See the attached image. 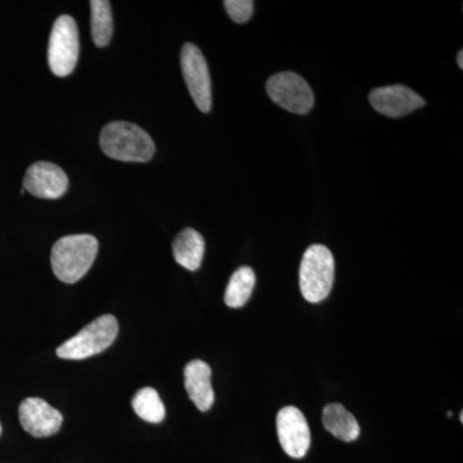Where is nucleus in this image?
Masks as SVG:
<instances>
[{"label": "nucleus", "mask_w": 463, "mask_h": 463, "mask_svg": "<svg viewBox=\"0 0 463 463\" xmlns=\"http://www.w3.org/2000/svg\"><path fill=\"white\" fill-rule=\"evenodd\" d=\"M97 252L99 241L90 234L62 237L52 249V269L60 281H80L96 260Z\"/></svg>", "instance_id": "2"}, {"label": "nucleus", "mask_w": 463, "mask_h": 463, "mask_svg": "<svg viewBox=\"0 0 463 463\" xmlns=\"http://www.w3.org/2000/svg\"><path fill=\"white\" fill-rule=\"evenodd\" d=\"M184 386L188 397L201 412H207L214 404V389L212 385V368L206 362L192 361L184 368Z\"/></svg>", "instance_id": "12"}, {"label": "nucleus", "mask_w": 463, "mask_h": 463, "mask_svg": "<svg viewBox=\"0 0 463 463\" xmlns=\"http://www.w3.org/2000/svg\"><path fill=\"white\" fill-rule=\"evenodd\" d=\"M0 434H2V426H0Z\"/></svg>", "instance_id": "20"}, {"label": "nucleus", "mask_w": 463, "mask_h": 463, "mask_svg": "<svg viewBox=\"0 0 463 463\" xmlns=\"http://www.w3.org/2000/svg\"><path fill=\"white\" fill-rule=\"evenodd\" d=\"M79 32L74 18L62 14L57 18L52 29L48 45V63L58 78H65L74 71L78 63Z\"/></svg>", "instance_id": "5"}, {"label": "nucleus", "mask_w": 463, "mask_h": 463, "mask_svg": "<svg viewBox=\"0 0 463 463\" xmlns=\"http://www.w3.org/2000/svg\"><path fill=\"white\" fill-rule=\"evenodd\" d=\"M24 430L35 438H47L57 434L62 426L63 417L60 411L41 398H27L18 410Z\"/></svg>", "instance_id": "9"}, {"label": "nucleus", "mask_w": 463, "mask_h": 463, "mask_svg": "<svg viewBox=\"0 0 463 463\" xmlns=\"http://www.w3.org/2000/svg\"><path fill=\"white\" fill-rule=\"evenodd\" d=\"M322 421L326 430L347 443L356 440L361 434L355 417L341 404L332 403L325 407Z\"/></svg>", "instance_id": "14"}, {"label": "nucleus", "mask_w": 463, "mask_h": 463, "mask_svg": "<svg viewBox=\"0 0 463 463\" xmlns=\"http://www.w3.org/2000/svg\"><path fill=\"white\" fill-rule=\"evenodd\" d=\"M457 63L463 69V51H459L458 54H457Z\"/></svg>", "instance_id": "19"}, {"label": "nucleus", "mask_w": 463, "mask_h": 463, "mask_svg": "<svg viewBox=\"0 0 463 463\" xmlns=\"http://www.w3.org/2000/svg\"><path fill=\"white\" fill-rule=\"evenodd\" d=\"M370 102L380 114L397 118L425 106V100L416 91L404 85L376 88L370 93Z\"/></svg>", "instance_id": "11"}, {"label": "nucleus", "mask_w": 463, "mask_h": 463, "mask_svg": "<svg viewBox=\"0 0 463 463\" xmlns=\"http://www.w3.org/2000/svg\"><path fill=\"white\" fill-rule=\"evenodd\" d=\"M223 5L228 16L236 24L248 23L254 12V2L251 0H225Z\"/></svg>", "instance_id": "18"}, {"label": "nucleus", "mask_w": 463, "mask_h": 463, "mask_svg": "<svg viewBox=\"0 0 463 463\" xmlns=\"http://www.w3.org/2000/svg\"><path fill=\"white\" fill-rule=\"evenodd\" d=\"M277 434L282 449L292 458H303L310 447L309 425L306 416L294 405L282 408L277 414Z\"/></svg>", "instance_id": "8"}, {"label": "nucleus", "mask_w": 463, "mask_h": 463, "mask_svg": "<svg viewBox=\"0 0 463 463\" xmlns=\"http://www.w3.org/2000/svg\"><path fill=\"white\" fill-rule=\"evenodd\" d=\"M118 334V319L103 315L94 319L71 339L58 346L57 355L69 361H81L105 352L114 344Z\"/></svg>", "instance_id": "4"}, {"label": "nucleus", "mask_w": 463, "mask_h": 463, "mask_svg": "<svg viewBox=\"0 0 463 463\" xmlns=\"http://www.w3.org/2000/svg\"><path fill=\"white\" fill-rule=\"evenodd\" d=\"M99 143L103 154L124 163H147L156 151L149 134L127 121L106 125L100 133Z\"/></svg>", "instance_id": "1"}, {"label": "nucleus", "mask_w": 463, "mask_h": 463, "mask_svg": "<svg viewBox=\"0 0 463 463\" xmlns=\"http://www.w3.org/2000/svg\"><path fill=\"white\" fill-rule=\"evenodd\" d=\"M300 289L309 303L318 304L330 295L335 281V259L330 249L313 245L300 264Z\"/></svg>", "instance_id": "3"}, {"label": "nucleus", "mask_w": 463, "mask_h": 463, "mask_svg": "<svg viewBox=\"0 0 463 463\" xmlns=\"http://www.w3.org/2000/svg\"><path fill=\"white\" fill-rule=\"evenodd\" d=\"M181 66L188 91L197 109L205 114L212 111V79L200 48L191 43L184 44L181 52Z\"/></svg>", "instance_id": "7"}, {"label": "nucleus", "mask_w": 463, "mask_h": 463, "mask_svg": "<svg viewBox=\"0 0 463 463\" xmlns=\"http://www.w3.org/2000/svg\"><path fill=\"white\" fill-rule=\"evenodd\" d=\"M255 282H257V277L252 268L241 267L232 274L230 283L225 289V304L230 307L245 306L254 291Z\"/></svg>", "instance_id": "15"}, {"label": "nucleus", "mask_w": 463, "mask_h": 463, "mask_svg": "<svg viewBox=\"0 0 463 463\" xmlns=\"http://www.w3.org/2000/svg\"><path fill=\"white\" fill-rule=\"evenodd\" d=\"M269 99L292 114L306 115L315 106V94L306 79L295 72H279L267 81Z\"/></svg>", "instance_id": "6"}, {"label": "nucleus", "mask_w": 463, "mask_h": 463, "mask_svg": "<svg viewBox=\"0 0 463 463\" xmlns=\"http://www.w3.org/2000/svg\"><path fill=\"white\" fill-rule=\"evenodd\" d=\"M91 38L97 47L109 45L114 33L111 3L109 0H91Z\"/></svg>", "instance_id": "16"}, {"label": "nucleus", "mask_w": 463, "mask_h": 463, "mask_svg": "<svg viewBox=\"0 0 463 463\" xmlns=\"http://www.w3.org/2000/svg\"><path fill=\"white\" fill-rule=\"evenodd\" d=\"M24 188L39 199L57 200L66 194L69 178L60 166L39 161L27 170Z\"/></svg>", "instance_id": "10"}, {"label": "nucleus", "mask_w": 463, "mask_h": 463, "mask_svg": "<svg viewBox=\"0 0 463 463\" xmlns=\"http://www.w3.org/2000/svg\"><path fill=\"white\" fill-rule=\"evenodd\" d=\"M205 252V240L199 232L185 228L173 242V255L176 263L185 269L194 272L203 263Z\"/></svg>", "instance_id": "13"}, {"label": "nucleus", "mask_w": 463, "mask_h": 463, "mask_svg": "<svg viewBox=\"0 0 463 463\" xmlns=\"http://www.w3.org/2000/svg\"><path fill=\"white\" fill-rule=\"evenodd\" d=\"M134 412L149 423H160L165 419V405L154 388H143L134 395Z\"/></svg>", "instance_id": "17"}]
</instances>
